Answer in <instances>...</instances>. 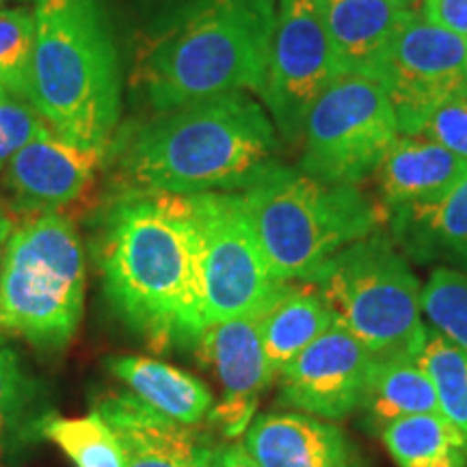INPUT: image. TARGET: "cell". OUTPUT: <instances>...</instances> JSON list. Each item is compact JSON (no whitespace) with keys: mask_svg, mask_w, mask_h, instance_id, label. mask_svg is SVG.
Masks as SVG:
<instances>
[{"mask_svg":"<svg viewBox=\"0 0 467 467\" xmlns=\"http://www.w3.org/2000/svg\"><path fill=\"white\" fill-rule=\"evenodd\" d=\"M392 232L420 262H467V173L437 200L392 210Z\"/></svg>","mask_w":467,"mask_h":467,"instance_id":"19","label":"cell"},{"mask_svg":"<svg viewBox=\"0 0 467 467\" xmlns=\"http://www.w3.org/2000/svg\"><path fill=\"white\" fill-rule=\"evenodd\" d=\"M312 282L372 358L420 355L426 337L422 285L388 236L372 232L344 247Z\"/></svg>","mask_w":467,"mask_h":467,"instance_id":"7","label":"cell"},{"mask_svg":"<svg viewBox=\"0 0 467 467\" xmlns=\"http://www.w3.org/2000/svg\"><path fill=\"white\" fill-rule=\"evenodd\" d=\"M359 409L366 413L368 424L381 433L394 420L440 413V402L418 355H394L372 361Z\"/></svg>","mask_w":467,"mask_h":467,"instance_id":"22","label":"cell"},{"mask_svg":"<svg viewBox=\"0 0 467 467\" xmlns=\"http://www.w3.org/2000/svg\"><path fill=\"white\" fill-rule=\"evenodd\" d=\"M16 230V221L14 214L5 208V203L0 202V275H3V266H5V258H7V247L11 241V234Z\"/></svg>","mask_w":467,"mask_h":467,"instance_id":"33","label":"cell"},{"mask_svg":"<svg viewBox=\"0 0 467 467\" xmlns=\"http://www.w3.org/2000/svg\"><path fill=\"white\" fill-rule=\"evenodd\" d=\"M418 358L433 381L440 413L457 429L467 448V355L435 329H426Z\"/></svg>","mask_w":467,"mask_h":467,"instance_id":"25","label":"cell"},{"mask_svg":"<svg viewBox=\"0 0 467 467\" xmlns=\"http://www.w3.org/2000/svg\"><path fill=\"white\" fill-rule=\"evenodd\" d=\"M381 437L399 467H467L465 443L441 413L394 420Z\"/></svg>","mask_w":467,"mask_h":467,"instance_id":"24","label":"cell"},{"mask_svg":"<svg viewBox=\"0 0 467 467\" xmlns=\"http://www.w3.org/2000/svg\"><path fill=\"white\" fill-rule=\"evenodd\" d=\"M5 3V0H0V5H3Z\"/></svg>","mask_w":467,"mask_h":467,"instance_id":"36","label":"cell"},{"mask_svg":"<svg viewBox=\"0 0 467 467\" xmlns=\"http://www.w3.org/2000/svg\"><path fill=\"white\" fill-rule=\"evenodd\" d=\"M399 137V119L381 85L342 76L309 110L301 169L320 182L358 184L375 173Z\"/></svg>","mask_w":467,"mask_h":467,"instance_id":"9","label":"cell"},{"mask_svg":"<svg viewBox=\"0 0 467 467\" xmlns=\"http://www.w3.org/2000/svg\"><path fill=\"white\" fill-rule=\"evenodd\" d=\"M85 254L66 213L16 225L0 275V329L44 353L72 342L83 318Z\"/></svg>","mask_w":467,"mask_h":467,"instance_id":"6","label":"cell"},{"mask_svg":"<svg viewBox=\"0 0 467 467\" xmlns=\"http://www.w3.org/2000/svg\"><path fill=\"white\" fill-rule=\"evenodd\" d=\"M467 173V159L416 134H400L375 169L385 206L431 202L448 192Z\"/></svg>","mask_w":467,"mask_h":467,"instance_id":"18","label":"cell"},{"mask_svg":"<svg viewBox=\"0 0 467 467\" xmlns=\"http://www.w3.org/2000/svg\"><path fill=\"white\" fill-rule=\"evenodd\" d=\"M104 292L128 329L154 350L195 348L206 329L200 260L180 195L126 191L98 241Z\"/></svg>","mask_w":467,"mask_h":467,"instance_id":"1","label":"cell"},{"mask_svg":"<svg viewBox=\"0 0 467 467\" xmlns=\"http://www.w3.org/2000/svg\"><path fill=\"white\" fill-rule=\"evenodd\" d=\"M334 312L317 288L288 285L284 295L262 314L260 331L268 366L275 375L334 325Z\"/></svg>","mask_w":467,"mask_h":467,"instance_id":"23","label":"cell"},{"mask_svg":"<svg viewBox=\"0 0 467 467\" xmlns=\"http://www.w3.org/2000/svg\"><path fill=\"white\" fill-rule=\"evenodd\" d=\"M31 107L76 148L110 154L119 58L100 0H35Z\"/></svg>","mask_w":467,"mask_h":467,"instance_id":"3","label":"cell"},{"mask_svg":"<svg viewBox=\"0 0 467 467\" xmlns=\"http://www.w3.org/2000/svg\"><path fill=\"white\" fill-rule=\"evenodd\" d=\"M3 342H5V340H3V336H0V347H3Z\"/></svg>","mask_w":467,"mask_h":467,"instance_id":"35","label":"cell"},{"mask_svg":"<svg viewBox=\"0 0 467 467\" xmlns=\"http://www.w3.org/2000/svg\"><path fill=\"white\" fill-rule=\"evenodd\" d=\"M197 243L206 327L265 314L290 284L273 277L238 192L180 195Z\"/></svg>","mask_w":467,"mask_h":467,"instance_id":"8","label":"cell"},{"mask_svg":"<svg viewBox=\"0 0 467 467\" xmlns=\"http://www.w3.org/2000/svg\"><path fill=\"white\" fill-rule=\"evenodd\" d=\"M258 467H364L358 448L334 424L306 413H262L244 431Z\"/></svg>","mask_w":467,"mask_h":467,"instance_id":"16","label":"cell"},{"mask_svg":"<svg viewBox=\"0 0 467 467\" xmlns=\"http://www.w3.org/2000/svg\"><path fill=\"white\" fill-rule=\"evenodd\" d=\"M104 366L130 394L162 416L189 426L200 424L213 411V394L200 379L143 355H115Z\"/></svg>","mask_w":467,"mask_h":467,"instance_id":"20","label":"cell"},{"mask_svg":"<svg viewBox=\"0 0 467 467\" xmlns=\"http://www.w3.org/2000/svg\"><path fill=\"white\" fill-rule=\"evenodd\" d=\"M318 7L342 74L375 83L394 39L416 14L392 0H318Z\"/></svg>","mask_w":467,"mask_h":467,"instance_id":"17","label":"cell"},{"mask_svg":"<svg viewBox=\"0 0 467 467\" xmlns=\"http://www.w3.org/2000/svg\"><path fill=\"white\" fill-rule=\"evenodd\" d=\"M109 154L58 139L44 126L5 167V186L11 210L25 217L63 213L69 203L83 200Z\"/></svg>","mask_w":467,"mask_h":467,"instance_id":"14","label":"cell"},{"mask_svg":"<svg viewBox=\"0 0 467 467\" xmlns=\"http://www.w3.org/2000/svg\"><path fill=\"white\" fill-rule=\"evenodd\" d=\"M400 134L416 137L443 102L467 93V39L413 14L377 76Z\"/></svg>","mask_w":467,"mask_h":467,"instance_id":"11","label":"cell"},{"mask_svg":"<svg viewBox=\"0 0 467 467\" xmlns=\"http://www.w3.org/2000/svg\"><path fill=\"white\" fill-rule=\"evenodd\" d=\"M35 16L25 7L0 9V91L31 104Z\"/></svg>","mask_w":467,"mask_h":467,"instance_id":"28","label":"cell"},{"mask_svg":"<svg viewBox=\"0 0 467 467\" xmlns=\"http://www.w3.org/2000/svg\"><path fill=\"white\" fill-rule=\"evenodd\" d=\"M124 452V467H208L217 448L202 431L175 422L130 392H102L93 399Z\"/></svg>","mask_w":467,"mask_h":467,"instance_id":"15","label":"cell"},{"mask_svg":"<svg viewBox=\"0 0 467 467\" xmlns=\"http://www.w3.org/2000/svg\"><path fill=\"white\" fill-rule=\"evenodd\" d=\"M342 76L318 0H277L262 100L282 137L299 141L309 110Z\"/></svg>","mask_w":467,"mask_h":467,"instance_id":"10","label":"cell"},{"mask_svg":"<svg viewBox=\"0 0 467 467\" xmlns=\"http://www.w3.org/2000/svg\"><path fill=\"white\" fill-rule=\"evenodd\" d=\"M424 20L467 39V0H422Z\"/></svg>","mask_w":467,"mask_h":467,"instance_id":"31","label":"cell"},{"mask_svg":"<svg viewBox=\"0 0 467 467\" xmlns=\"http://www.w3.org/2000/svg\"><path fill=\"white\" fill-rule=\"evenodd\" d=\"M44 126L31 104L0 91V171Z\"/></svg>","mask_w":467,"mask_h":467,"instance_id":"29","label":"cell"},{"mask_svg":"<svg viewBox=\"0 0 467 467\" xmlns=\"http://www.w3.org/2000/svg\"><path fill=\"white\" fill-rule=\"evenodd\" d=\"M277 0H203L151 44L141 85L159 113L232 91H265Z\"/></svg>","mask_w":467,"mask_h":467,"instance_id":"4","label":"cell"},{"mask_svg":"<svg viewBox=\"0 0 467 467\" xmlns=\"http://www.w3.org/2000/svg\"><path fill=\"white\" fill-rule=\"evenodd\" d=\"M420 134L467 159V93L443 102Z\"/></svg>","mask_w":467,"mask_h":467,"instance_id":"30","label":"cell"},{"mask_svg":"<svg viewBox=\"0 0 467 467\" xmlns=\"http://www.w3.org/2000/svg\"><path fill=\"white\" fill-rule=\"evenodd\" d=\"M44 440L57 443L74 467H124V452L113 429L100 413L61 418L57 413L46 420Z\"/></svg>","mask_w":467,"mask_h":467,"instance_id":"26","label":"cell"},{"mask_svg":"<svg viewBox=\"0 0 467 467\" xmlns=\"http://www.w3.org/2000/svg\"><path fill=\"white\" fill-rule=\"evenodd\" d=\"M372 361L364 344L336 318L282 370V402L323 420L347 418L361 407Z\"/></svg>","mask_w":467,"mask_h":467,"instance_id":"12","label":"cell"},{"mask_svg":"<svg viewBox=\"0 0 467 467\" xmlns=\"http://www.w3.org/2000/svg\"><path fill=\"white\" fill-rule=\"evenodd\" d=\"M422 314L437 334L467 355V273L440 266L422 285Z\"/></svg>","mask_w":467,"mask_h":467,"instance_id":"27","label":"cell"},{"mask_svg":"<svg viewBox=\"0 0 467 467\" xmlns=\"http://www.w3.org/2000/svg\"><path fill=\"white\" fill-rule=\"evenodd\" d=\"M0 467H5V465H3V463H0Z\"/></svg>","mask_w":467,"mask_h":467,"instance_id":"37","label":"cell"},{"mask_svg":"<svg viewBox=\"0 0 467 467\" xmlns=\"http://www.w3.org/2000/svg\"><path fill=\"white\" fill-rule=\"evenodd\" d=\"M262 254L282 284L312 282L344 247L370 236L379 214L355 184L320 182L268 162L243 192Z\"/></svg>","mask_w":467,"mask_h":467,"instance_id":"5","label":"cell"},{"mask_svg":"<svg viewBox=\"0 0 467 467\" xmlns=\"http://www.w3.org/2000/svg\"><path fill=\"white\" fill-rule=\"evenodd\" d=\"M260 318L262 314H255L210 325L192 348L202 366H208L223 388V400L208 418L227 437H236L249 429L258 396L275 379L265 353Z\"/></svg>","mask_w":467,"mask_h":467,"instance_id":"13","label":"cell"},{"mask_svg":"<svg viewBox=\"0 0 467 467\" xmlns=\"http://www.w3.org/2000/svg\"><path fill=\"white\" fill-rule=\"evenodd\" d=\"M208 467H258L244 443H227L214 451Z\"/></svg>","mask_w":467,"mask_h":467,"instance_id":"32","label":"cell"},{"mask_svg":"<svg viewBox=\"0 0 467 467\" xmlns=\"http://www.w3.org/2000/svg\"><path fill=\"white\" fill-rule=\"evenodd\" d=\"M52 413L42 379L28 370L16 348L0 347V463L17 459L44 440V424Z\"/></svg>","mask_w":467,"mask_h":467,"instance_id":"21","label":"cell"},{"mask_svg":"<svg viewBox=\"0 0 467 467\" xmlns=\"http://www.w3.org/2000/svg\"><path fill=\"white\" fill-rule=\"evenodd\" d=\"M392 3H396V5H400V7L413 9V5H416V0H392Z\"/></svg>","mask_w":467,"mask_h":467,"instance_id":"34","label":"cell"},{"mask_svg":"<svg viewBox=\"0 0 467 467\" xmlns=\"http://www.w3.org/2000/svg\"><path fill=\"white\" fill-rule=\"evenodd\" d=\"M277 150L268 110L247 91L167 110L141 128L121 156L128 191L200 195L244 189Z\"/></svg>","mask_w":467,"mask_h":467,"instance_id":"2","label":"cell"}]
</instances>
